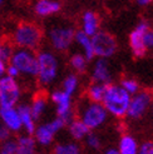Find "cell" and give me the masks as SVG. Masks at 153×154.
I'll return each mask as SVG.
<instances>
[{"instance_id":"obj_27","label":"cell","mask_w":153,"mask_h":154,"mask_svg":"<svg viewBox=\"0 0 153 154\" xmlns=\"http://www.w3.org/2000/svg\"><path fill=\"white\" fill-rule=\"evenodd\" d=\"M123 90H126L127 93L131 95V94H137L139 93V84L137 83L134 79H131V78H126L120 82V85H119Z\"/></svg>"},{"instance_id":"obj_14","label":"cell","mask_w":153,"mask_h":154,"mask_svg":"<svg viewBox=\"0 0 153 154\" xmlns=\"http://www.w3.org/2000/svg\"><path fill=\"white\" fill-rule=\"evenodd\" d=\"M82 32L84 34H87L89 38L94 36L99 32V17L97 15V13L92 10L84 13L82 18Z\"/></svg>"},{"instance_id":"obj_10","label":"cell","mask_w":153,"mask_h":154,"mask_svg":"<svg viewBox=\"0 0 153 154\" xmlns=\"http://www.w3.org/2000/svg\"><path fill=\"white\" fill-rule=\"evenodd\" d=\"M52 100L57 104V117L68 125L73 120L72 113V97L63 90H54L52 93Z\"/></svg>"},{"instance_id":"obj_28","label":"cell","mask_w":153,"mask_h":154,"mask_svg":"<svg viewBox=\"0 0 153 154\" xmlns=\"http://www.w3.org/2000/svg\"><path fill=\"white\" fill-rule=\"evenodd\" d=\"M14 51L15 50L11 43H0V55H2V59L5 64L11 60Z\"/></svg>"},{"instance_id":"obj_16","label":"cell","mask_w":153,"mask_h":154,"mask_svg":"<svg viewBox=\"0 0 153 154\" xmlns=\"http://www.w3.org/2000/svg\"><path fill=\"white\" fill-rule=\"evenodd\" d=\"M18 114L20 117V120H21V125L27 130V133L29 135L34 134L35 132V120L32 115V112H30V106L28 104H20L18 108Z\"/></svg>"},{"instance_id":"obj_9","label":"cell","mask_w":153,"mask_h":154,"mask_svg":"<svg viewBox=\"0 0 153 154\" xmlns=\"http://www.w3.org/2000/svg\"><path fill=\"white\" fill-rule=\"evenodd\" d=\"M152 102H153V97L151 93H148V91H139L131 99L127 115L131 117L132 119L142 118L148 110V108L152 105Z\"/></svg>"},{"instance_id":"obj_20","label":"cell","mask_w":153,"mask_h":154,"mask_svg":"<svg viewBox=\"0 0 153 154\" xmlns=\"http://www.w3.org/2000/svg\"><path fill=\"white\" fill-rule=\"evenodd\" d=\"M18 154H35L36 142L32 135H23L17 139Z\"/></svg>"},{"instance_id":"obj_5","label":"cell","mask_w":153,"mask_h":154,"mask_svg":"<svg viewBox=\"0 0 153 154\" xmlns=\"http://www.w3.org/2000/svg\"><path fill=\"white\" fill-rule=\"evenodd\" d=\"M92 45H93L94 55L99 57V59H105L112 57L117 51L118 44L117 40L108 32H98L94 36H92Z\"/></svg>"},{"instance_id":"obj_39","label":"cell","mask_w":153,"mask_h":154,"mask_svg":"<svg viewBox=\"0 0 153 154\" xmlns=\"http://www.w3.org/2000/svg\"><path fill=\"white\" fill-rule=\"evenodd\" d=\"M0 5H2V2H0Z\"/></svg>"},{"instance_id":"obj_17","label":"cell","mask_w":153,"mask_h":154,"mask_svg":"<svg viewBox=\"0 0 153 154\" xmlns=\"http://www.w3.org/2000/svg\"><path fill=\"white\" fill-rule=\"evenodd\" d=\"M62 9V5L58 2H52V0H40L34 5V11L39 17H49L58 13Z\"/></svg>"},{"instance_id":"obj_15","label":"cell","mask_w":153,"mask_h":154,"mask_svg":"<svg viewBox=\"0 0 153 154\" xmlns=\"http://www.w3.org/2000/svg\"><path fill=\"white\" fill-rule=\"evenodd\" d=\"M55 130L54 128L52 127L50 122L49 123H45L43 125H39L38 128H35V132H34V139L35 142H38L40 145H50L53 143V139H54V135H55Z\"/></svg>"},{"instance_id":"obj_1","label":"cell","mask_w":153,"mask_h":154,"mask_svg":"<svg viewBox=\"0 0 153 154\" xmlns=\"http://www.w3.org/2000/svg\"><path fill=\"white\" fill-rule=\"evenodd\" d=\"M102 103L107 113L112 114L113 117L122 118L127 115L129 103H131V95L119 85L109 84V85H107L105 95Z\"/></svg>"},{"instance_id":"obj_4","label":"cell","mask_w":153,"mask_h":154,"mask_svg":"<svg viewBox=\"0 0 153 154\" xmlns=\"http://www.w3.org/2000/svg\"><path fill=\"white\" fill-rule=\"evenodd\" d=\"M38 61V82L43 85L52 83L58 74V60L50 51H40L36 55Z\"/></svg>"},{"instance_id":"obj_3","label":"cell","mask_w":153,"mask_h":154,"mask_svg":"<svg viewBox=\"0 0 153 154\" xmlns=\"http://www.w3.org/2000/svg\"><path fill=\"white\" fill-rule=\"evenodd\" d=\"M79 115H80L79 120H82L83 124L89 130H92V129H97L104 124L108 113H107V110L104 109V106L102 104L92 103L87 99V100L80 105Z\"/></svg>"},{"instance_id":"obj_19","label":"cell","mask_w":153,"mask_h":154,"mask_svg":"<svg viewBox=\"0 0 153 154\" xmlns=\"http://www.w3.org/2000/svg\"><path fill=\"white\" fill-rule=\"evenodd\" d=\"M139 148L137 140L132 135H123L119 139V147H118V153L119 154H138Z\"/></svg>"},{"instance_id":"obj_37","label":"cell","mask_w":153,"mask_h":154,"mask_svg":"<svg viewBox=\"0 0 153 154\" xmlns=\"http://www.w3.org/2000/svg\"><path fill=\"white\" fill-rule=\"evenodd\" d=\"M147 4H149L148 0H139V2H138V5H141V6H144V5H147Z\"/></svg>"},{"instance_id":"obj_35","label":"cell","mask_w":153,"mask_h":154,"mask_svg":"<svg viewBox=\"0 0 153 154\" xmlns=\"http://www.w3.org/2000/svg\"><path fill=\"white\" fill-rule=\"evenodd\" d=\"M5 69H6V65L2 59V55H0V78H3V75L5 74Z\"/></svg>"},{"instance_id":"obj_6","label":"cell","mask_w":153,"mask_h":154,"mask_svg":"<svg viewBox=\"0 0 153 154\" xmlns=\"http://www.w3.org/2000/svg\"><path fill=\"white\" fill-rule=\"evenodd\" d=\"M48 36L53 48L58 51H64L75 40V30L69 25H55L49 30Z\"/></svg>"},{"instance_id":"obj_24","label":"cell","mask_w":153,"mask_h":154,"mask_svg":"<svg viewBox=\"0 0 153 154\" xmlns=\"http://www.w3.org/2000/svg\"><path fill=\"white\" fill-rule=\"evenodd\" d=\"M54 154H82V150L78 144L73 142L59 143L54 147Z\"/></svg>"},{"instance_id":"obj_2","label":"cell","mask_w":153,"mask_h":154,"mask_svg":"<svg viewBox=\"0 0 153 154\" xmlns=\"http://www.w3.org/2000/svg\"><path fill=\"white\" fill-rule=\"evenodd\" d=\"M43 33L36 24L29 21H21L15 28L13 34V43L20 49L33 51L42 43Z\"/></svg>"},{"instance_id":"obj_11","label":"cell","mask_w":153,"mask_h":154,"mask_svg":"<svg viewBox=\"0 0 153 154\" xmlns=\"http://www.w3.org/2000/svg\"><path fill=\"white\" fill-rule=\"evenodd\" d=\"M149 30V25L147 21H141L138 23L133 32L129 34V47H131L134 57L141 58L146 55L147 48L144 45V34Z\"/></svg>"},{"instance_id":"obj_8","label":"cell","mask_w":153,"mask_h":154,"mask_svg":"<svg viewBox=\"0 0 153 154\" xmlns=\"http://www.w3.org/2000/svg\"><path fill=\"white\" fill-rule=\"evenodd\" d=\"M20 98L18 82L10 76L0 78V108H14Z\"/></svg>"},{"instance_id":"obj_26","label":"cell","mask_w":153,"mask_h":154,"mask_svg":"<svg viewBox=\"0 0 153 154\" xmlns=\"http://www.w3.org/2000/svg\"><path fill=\"white\" fill-rule=\"evenodd\" d=\"M76 88H78V78L74 74L68 75L63 80V91L65 94L72 97V94L76 90Z\"/></svg>"},{"instance_id":"obj_18","label":"cell","mask_w":153,"mask_h":154,"mask_svg":"<svg viewBox=\"0 0 153 154\" xmlns=\"http://www.w3.org/2000/svg\"><path fill=\"white\" fill-rule=\"evenodd\" d=\"M75 42L79 44V47L83 48L84 50V57L87 60H92L94 55V50H93V45H92V38H89L87 34H84L82 30L75 32Z\"/></svg>"},{"instance_id":"obj_7","label":"cell","mask_w":153,"mask_h":154,"mask_svg":"<svg viewBox=\"0 0 153 154\" xmlns=\"http://www.w3.org/2000/svg\"><path fill=\"white\" fill-rule=\"evenodd\" d=\"M10 64H13L19 70V73L27 74L30 76H36L38 74V61L33 51L25 50V49H18L15 50Z\"/></svg>"},{"instance_id":"obj_25","label":"cell","mask_w":153,"mask_h":154,"mask_svg":"<svg viewBox=\"0 0 153 154\" xmlns=\"http://www.w3.org/2000/svg\"><path fill=\"white\" fill-rule=\"evenodd\" d=\"M69 63L72 65V68L74 69L75 72L78 73H84L87 69V64H88V60L86 59V57L83 55V54H79L76 53L74 55H72Z\"/></svg>"},{"instance_id":"obj_30","label":"cell","mask_w":153,"mask_h":154,"mask_svg":"<svg viewBox=\"0 0 153 154\" xmlns=\"http://www.w3.org/2000/svg\"><path fill=\"white\" fill-rule=\"evenodd\" d=\"M86 140H87V144L89 145V148H92V149H99V147H101V139H99V137L95 133L89 132Z\"/></svg>"},{"instance_id":"obj_36","label":"cell","mask_w":153,"mask_h":154,"mask_svg":"<svg viewBox=\"0 0 153 154\" xmlns=\"http://www.w3.org/2000/svg\"><path fill=\"white\" fill-rule=\"evenodd\" d=\"M104 154H119L118 153V149H114V148H109L104 152Z\"/></svg>"},{"instance_id":"obj_13","label":"cell","mask_w":153,"mask_h":154,"mask_svg":"<svg viewBox=\"0 0 153 154\" xmlns=\"http://www.w3.org/2000/svg\"><path fill=\"white\" fill-rule=\"evenodd\" d=\"M111 79H112V75H111L108 61L105 59H98L93 66V80L98 84L108 85V84H111Z\"/></svg>"},{"instance_id":"obj_21","label":"cell","mask_w":153,"mask_h":154,"mask_svg":"<svg viewBox=\"0 0 153 154\" xmlns=\"http://www.w3.org/2000/svg\"><path fill=\"white\" fill-rule=\"evenodd\" d=\"M105 90H107V85H104V84H98V83L92 84L87 90V99L92 103L101 104L104 99Z\"/></svg>"},{"instance_id":"obj_29","label":"cell","mask_w":153,"mask_h":154,"mask_svg":"<svg viewBox=\"0 0 153 154\" xmlns=\"http://www.w3.org/2000/svg\"><path fill=\"white\" fill-rule=\"evenodd\" d=\"M0 154H18L17 140L8 139L6 142H4L0 147Z\"/></svg>"},{"instance_id":"obj_23","label":"cell","mask_w":153,"mask_h":154,"mask_svg":"<svg viewBox=\"0 0 153 154\" xmlns=\"http://www.w3.org/2000/svg\"><path fill=\"white\" fill-rule=\"evenodd\" d=\"M69 133L73 139L75 140H82L86 139L87 135L89 134V129L83 124V122L79 119H73L69 124Z\"/></svg>"},{"instance_id":"obj_12","label":"cell","mask_w":153,"mask_h":154,"mask_svg":"<svg viewBox=\"0 0 153 154\" xmlns=\"http://www.w3.org/2000/svg\"><path fill=\"white\" fill-rule=\"evenodd\" d=\"M0 120L11 132H19L23 128L20 117L15 108H0Z\"/></svg>"},{"instance_id":"obj_33","label":"cell","mask_w":153,"mask_h":154,"mask_svg":"<svg viewBox=\"0 0 153 154\" xmlns=\"http://www.w3.org/2000/svg\"><path fill=\"white\" fill-rule=\"evenodd\" d=\"M144 45L146 48H153V29H149L148 32L144 34Z\"/></svg>"},{"instance_id":"obj_34","label":"cell","mask_w":153,"mask_h":154,"mask_svg":"<svg viewBox=\"0 0 153 154\" xmlns=\"http://www.w3.org/2000/svg\"><path fill=\"white\" fill-rule=\"evenodd\" d=\"M5 73L8 74V76H10V78H13V79H15V78H18L19 76V70L17 68H15L13 64H9L6 66V69H5Z\"/></svg>"},{"instance_id":"obj_32","label":"cell","mask_w":153,"mask_h":154,"mask_svg":"<svg viewBox=\"0 0 153 154\" xmlns=\"http://www.w3.org/2000/svg\"><path fill=\"white\" fill-rule=\"evenodd\" d=\"M138 154H153V142H144L141 145Z\"/></svg>"},{"instance_id":"obj_38","label":"cell","mask_w":153,"mask_h":154,"mask_svg":"<svg viewBox=\"0 0 153 154\" xmlns=\"http://www.w3.org/2000/svg\"><path fill=\"white\" fill-rule=\"evenodd\" d=\"M152 114H153V102H152Z\"/></svg>"},{"instance_id":"obj_22","label":"cell","mask_w":153,"mask_h":154,"mask_svg":"<svg viewBox=\"0 0 153 154\" xmlns=\"http://www.w3.org/2000/svg\"><path fill=\"white\" fill-rule=\"evenodd\" d=\"M30 106V112H32V115L34 120L39 119L40 115L44 113L45 108H47V97H45L44 93H38L34 98H33V102Z\"/></svg>"},{"instance_id":"obj_31","label":"cell","mask_w":153,"mask_h":154,"mask_svg":"<svg viewBox=\"0 0 153 154\" xmlns=\"http://www.w3.org/2000/svg\"><path fill=\"white\" fill-rule=\"evenodd\" d=\"M9 137H10V130L4 125V123L2 120H0V142H3V143L6 142L9 139Z\"/></svg>"}]
</instances>
